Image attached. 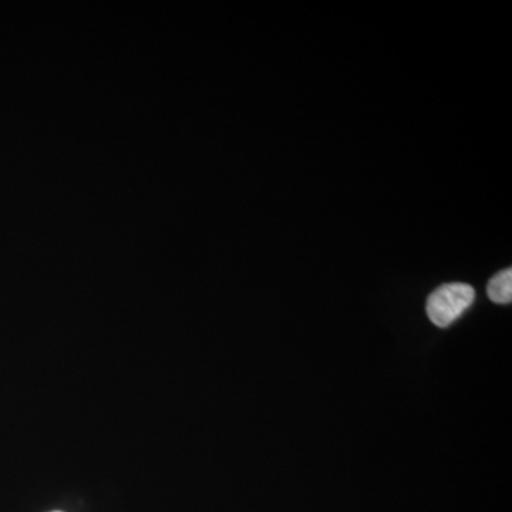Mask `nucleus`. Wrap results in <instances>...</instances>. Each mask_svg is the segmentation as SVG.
Here are the masks:
<instances>
[{
  "instance_id": "nucleus-1",
  "label": "nucleus",
  "mask_w": 512,
  "mask_h": 512,
  "mask_svg": "<svg viewBox=\"0 0 512 512\" xmlns=\"http://www.w3.org/2000/svg\"><path fill=\"white\" fill-rule=\"evenodd\" d=\"M476 291L473 286L453 282L436 289L426 303L427 315L434 325L447 328L473 305Z\"/></svg>"
},
{
  "instance_id": "nucleus-2",
  "label": "nucleus",
  "mask_w": 512,
  "mask_h": 512,
  "mask_svg": "<svg viewBox=\"0 0 512 512\" xmlns=\"http://www.w3.org/2000/svg\"><path fill=\"white\" fill-rule=\"evenodd\" d=\"M488 296L495 303H511L512 301V271L504 269L494 276L488 284Z\"/></svg>"
},
{
  "instance_id": "nucleus-3",
  "label": "nucleus",
  "mask_w": 512,
  "mask_h": 512,
  "mask_svg": "<svg viewBox=\"0 0 512 512\" xmlns=\"http://www.w3.org/2000/svg\"><path fill=\"white\" fill-rule=\"evenodd\" d=\"M55 512H60V511H55Z\"/></svg>"
}]
</instances>
